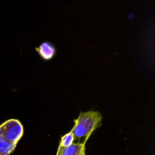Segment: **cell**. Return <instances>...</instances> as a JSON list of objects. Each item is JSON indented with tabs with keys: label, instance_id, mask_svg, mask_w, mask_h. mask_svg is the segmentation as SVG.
<instances>
[{
	"label": "cell",
	"instance_id": "cell-1",
	"mask_svg": "<svg viewBox=\"0 0 155 155\" xmlns=\"http://www.w3.org/2000/svg\"><path fill=\"white\" fill-rule=\"evenodd\" d=\"M102 114L96 111L81 112L71 131L74 138H85V140L90 134L102 125Z\"/></svg>",
	"mask_w": 155,
	"mask_h": 155
},
{
	"label": "cell",
	"instance_id": "cell-2",
	"mask_svg": "<svg viewBox=\"0 0 155 155\" xmlns=\"http://www.w3.org/2000/svg\"><path fill=\"white\" fill-rule=\"evenodd\" d=\"M23 133V126L17 119H9L0 125V134L13 143L17 144Z\"/></svg>",
	"mask_w": 155,
	"mask_h": 155
},
{
	"label": "cell",
	"instance_id": "cell-3",
	"mask_svg": "<svg viewBox=\"0 0 155 155\" xmlns=\"http://www.w3.org/2000/svg\"><path fill=\"white\" fill-rule=\"evenodd\" d=\"M35 50L40 58L44 61L51 60L54 57L57 52L55 45L48 41L41 42L39 45L35 47Z\"/></svg>",
	"mask_w": 155,
	"mask_h": 155
},
{
	"label": "cell",
	"instance_id": "cell-4",
	"mask_svg": "<svg viewBox=\"0 0 155 155\" xmlns=\"http://www.w3.org/2000/svg\"><path fill=\"white\" fill-rule=\"evenodd\" d=\"M60 155H85V143H73L66 148L59 147Z\"/></svg>",
	"mask_w": 155,
	"mask_h": 155
},
{
	"label": "cell",
	"instance_id": "cell-5",
	"mask_svg": "<svg viewBox=\"0 0 155 155\" xmlns=\"http://www.w3.org/2000/svg\"><path fill=\"white\" fill-rule=\"evenodd\" d=\"M16 145L9 142L0 134V155H10L15 149Z\"/></svg>",
	"mask_w": 155,
	"mask_h": 155
},
{
	"label": "cell",
	"instance_id": "cell-6",
	"mask_svg": "<svg viewBox=\"0 0 155 155\" xmlns=\"http://www.w3.org/2000/svg\"><path fill=\"white\" fill-rule=\"evenodd\" d=\"M74 139V137L73 133L70 131V133L65 134L62 137L59 147L61 148L68 147L73 143Z\"/></svg>",
	"mask_w": 155,
	"mask_h": 155
}]
</instances>
